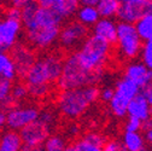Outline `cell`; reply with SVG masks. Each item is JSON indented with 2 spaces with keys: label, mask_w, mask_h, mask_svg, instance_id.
Listing matches in <instances>:
<instances>
[{
  "label": "cell",
  "mask_w": 152,
  "mask_h": 151,
  "mask_svg": "<svg viewBox=\"0 0 152 151\" xmlns=\"http://www.w3.org/2000/svg\"><path fill=\"white\" fill-rule=\"evenodd\" d=\"M63 18L48 7L37 6L29 20L22 22L28 45L39 51L50 50L58 41Z\"/></svg>",
  "instance_id": "1"
},
{
  "label": "cell",
  "mask_w": 152,
  "mask_h": 151,
  "mask_svg": "<svg viewBox=\"0 0 152 151\" xmlns=\"http://www.w3.org/2000/svg\"><path fill=\"white\" fill-rule=\"evenodd\" d=\"M99 99V88L91 85L79 88L62 89L57 96V110L66 119L74 120L82 116L88 108Z\"/></svg>",
  "instance_id": "2"
},
{
  "label": "cell",
  "mask_w": 152,
  "mask_h": 151,
  "mask_svg": "<svg viewBox=\"0 0 152 151\" xmlns=\"http://www.w3.org/2000/svg\"><path fill=\"white\" fill-rule=\"evenodd\" d=\"M63 64V56L58 52H47L36 58L24 75L27 87L47 86L52 87L59 79Z\"/></svg>",
  "instance_id": "3"
},
{
  "label": "cell",
  "mask_w": 152,
  "mask_h": 151,
  "mask_svg": "<svg viewBox=\"0 0 152 151\" xmlns=\"http://www.w3.org/2000/svg\"><path fill=\"white\" fill-rule=\"evenodd\" d=\"M112 45L97 35H87L86 39L75 51L81 65L93 73H104L109 63Z\"/></svg>",
  "instance_id": "4"
},
{
  "label": "cell",
  "mask_w": 152,
  "mask_h": 151,
  "mask_svg": "<svg viewBox=\"0 0 152 151\" xmlns=\"http://www.w3.org/2000/svg\"><path fill=\"white\" fill-rule=\"evenodd\" d=\"M104 78V73H93L85 69L76 57L75 51L63 58L62 71L57 85L61 89L79 88L91 85H98Z\"/></svg>",
  "instance_id": "5"
},
{
  "label": "cell",
  "mask_w": 152,
  "mask_h": 151,
  "mask_svg": "<svg viewBox=\"0 0 152 151\" xmlns=\"http://www.w3.org/2000/svg\"><path fill=\"white\" fill-rule=\"evenodd\" d=\"M115 44L121 58L127 61H134L138 58L142 47V40L137 33L135 26L126 22L117 23V36Z\"/></svg>",
  "instance_id": "6"
},
{
  "label": "cell",
  "mask_w": 152,
  "mask_h": 151,
  "mask_svg": "<svg viewBox=\"0 0 152 151\" xmlns=\"http://www.w3.org/2000/svg\"><path fill=\"white\" fill-rule=\"evenodd\" d=\"M40 109L33 104L15 105L6 111V126L10 129L20 132L23 127L39 117Z\"/></svg>",
  "instance_id": "7"
},
{
  "label": "cell",
  "mask_w": 152,
  "mask_h": 151,
  "mask_svg": "<svg viewBox=\"0 0 152 151\" xmlns=\"http://www.w3.org/2000/svg\"><path fill=\"white\" fill-rule=\"evenodd\" d=\"M88 35V28L79 21H70L61 27L58 41L64 50H74L81 45Z\"/></svg>",
  "instance_id": "8"
},
{
  "label": "cell",
  "mask_w": 152,
  "mask_h": 151,
  "mask_svg": "<svg viewBox=\"0 0 152 151\" xmlns=\"http://www.w3.org/2000/svg\"><path fill=\"white\" fill-rule=\"evenodd\" d=\"M152 13V0H141V1H121L116 17L120 22L137 23L145 15Z\"/></svg>",
  "instance_id": "9"
},
{
  "label": "cell",
  "mask_w": 152,
  "mask_h": 151,
  "mask_svg": "<svg viewBox=\"0 0 152 151\" xmlns=\"http://www.w3.org/2000/svg\"><path fill=\"white\" fill-rule=\"evenodd\" d=\"M23 26L22 22L12 18H0V51H11L20 40Z\"/></svg>",
  "instance_id": "10"
},
{
  "label": "cell",
  "mask_w": 152,
  "mask_h": 151,
  "mask_svg": "<svg viewBox=\"0 0 152 151\" xmlns=\"http://www.w3.org/2000/svg\"><path fill=\"white\" fill-rule=\"evenodd\" d=\"M52 128L42 122L39 117L30 122L20 130L23 144L26 145H42L46 138L51 134Z\"/></svg>",
  "instance_id": "11"
},
{
  "label": "cell",
  "mask_w": 152,
  "mask_h": 151,
  "mask_svg": "<svg viewBox=\"0 0 152 151\" xmlns=\"http://www.w3.org/2000/svg\"><path fill=\"white\" fill-rule=\"evenodd\" d=\"M11 57L15 62L16 70H17V76L24 78L27 71L30 69L33 63L36 59V54L34 52V48H31L29 45L23 44H17L11 50Z\"/></svg>",
  "instance_id": "12"
},
{
  "label": "cell",
  "mask_w": 152,
  "mask_h": 151,
  "mask_svg": "<svg viewBox=\"0 0 152 151\" xmlns=\"http://www.w3.org/2000/svg\"><path fill=\"white\" fill-rule=\"evenodd\" d=\"M36 1L40 6L48 7L58 13L63 21L71 18L80 5L79 0H36Z\"/></svg>",
  "instance_id": "13"
},
{
  "label": "cell",
  "mask_w": 152,
  "mask_h": 151,
  "mask_svg": "<svg viewBox=\"0 0 152 151\" xmlns=\"http://www.w3.org/2000/svg\"><path fill=\"white\" fill-rule=\"evenodd\" d=\"M92 33L102 39L106 40L109 44L113 45L116 43L117 36V23L113 18H103L100 17L98 22L92 27Z\"/></svg>",
  "instance_id": "14"
},
{
  "label": "cell",
  "mask_w": 152,
  "mask_h": 151,
  "mask_svg": "<svg viewBox=\"0 0 152 151\" xmlns=\"http://www.w3.org/2000/svg\"><path fill=\"white\" fill-rule=\"evenodd\" d=\"M126 79H129L134 84H137L140 88L148 84V69L141 62H130L126 65L124 70Z\"/></svg>",
  "instance_id": "15"
},
{
  "label": "cell",
  "mask_w": 152,
  "mask_h": 151,
  "mask_svg": "<svg viewBox=\"0 0 152 151\" xmlns=\"http://www.w3.org/2000/svg\"><path fill=\"white\" fill-rule=\"evenodd\" d=\"M105 137L97 132L85 134L81 139L76 140L72 146L75 151H102V146L105 143Z\"/></svg>",
  "instance_id": "16"
},
{
  "label": "cell",
  "mask_w": 152,
  "mask_h": 151,
  "mask_svg": "<svg viewBox=\"0 0 152 151\" xmlns=\"http://www.w3.org/2000/svg\"><path fill=\"white\" fill-rule=\"evenodd\" d=\"M150 109H151V106L148 105V103L145 100V98L139 92L137 96L129 102L128 108H127V115H128V117H135L142 122L144 120H146L151 116Z\"/></svg>",
  "instance_id": "17"
},
{
  "label": "cell",
  "mask_w": 152,
  "mask_h": 151,
  "mask_svg": "<svg viewBox=\"0 0 152 151\" xmlns=\"http://www.w3.org/2000/svg\"><path fill=\"white\" fill-rule=\"evenodd\" d=\"M23 141L18 130L5 129L0 132V151H21Z\"/></svg>",
  "instance_id": "18"
},
{
  "label": "cell",
  "mask_w": 152,
  "mask_h": 151,
  "mask_svg": "<svg viewBox=\"0 0 152 151\" xmlns=\"http://www.w3.org/2000/svg\"><path fill=\"white\" fill-rule=\"evenodd\" d=\"M76 15V21L82 23L85 27H93L98 22L100 18L99 12L96 6H87V5H81L77 7L75 12Z\"/></svg>",
  "instance_id": "19"
},
{
  "label": "cell",
  "mask_w": 152,
  "mask_h": 151,
  "mask_svg": "<svg viewBox=\"0 0 152 151\" xmlns=\"http://www.w3.org/2000/svg\"><path fill=\"white\" fill-rule=\"evenodd\" d=\"M121 141L123 143L127 151H144L146 147V141L140 132L124 130Z\"/></svg>",
  "instance_id": "20"
},
{
  "label": "cell",
  "mask_w": 152,
  "mask_h": 151,
  "mask_svg": "<svg viewBox=\"0 0 152 151\" xmlns=\"http://www.w3.org/2000/svg\"><path fill=\"white\" fill-rule=\"evenodd\" d=\"M0 78L10 81H13L17 78L15 62L7 51H0Z\"/></svg>",
  "instance_id": "21"
},
{
  "label": "cell",
  "mask_w": 152,
  "mask_h": 151,
  "mask_svg": "<svg viewBox=\"0 0 152 151\" xmlns=\"http://www.w3.org/2000/svg\"><path fill=\"white\" fill-rule=\"evenodd\" d=\"M113 89H115V93L120 94L121 97L126 98L129 102L140 92V87L137 84H134L133 81H130L129 79H126V78L117 80Z\"/></svg>",
  "instance_id": "22"
},
{
  "label": "cell",
  "mask_w": 152,
  "mask_h": 151,
  "mask_svg": "<svg viewBox=\"0 0 152 151\" xmlns=\"http://www.w3.org/2000/svg\"><path fill=\"white\" fill-rule=\"evenodd\" d=\"M137 33L139 34L140 39L145 41H152V13L145 15L140 20L134 23Z\"/></svg>",
  "instance_id": "23"
},
{
  "label": "cell",
  "mask_w": 152,
  "mask_h": 151,
  "mask_svg": "<svg viewBox=\"0 0 152 151\" xmlns=\"http://www.w3.org/2000/svg\"><path fill=\"white\" fill-rule=\"evenodd\" d=\"M128 104H129V100H127L126 98L121 97L120 94L113 92V96L109 102V108H110V111L112 112V115H115L118 119H123L124 116H127Z\"/></svg>",
  "instance_id": "24"
},
{
  "label": "cell",
  "mask_w": 152,
  "mask_h": 151,
  "mask_svg": "<svg viewBox=\"0 0 152 151\" xmlns=\"http://www.w3.org/2000/svg\"><path fill=\"white\" fill-rule=\"evenodd\" d=\"M120 5H121V0H100L96 7H97L100 17L113 18L117 15Z\"/></svg>",
  "instance_id": "25"
},
{
  "label": "cell",
  "mask_w": 152,
  "mask_h": 151,
  "mask_svg": "<svg viewBox=\"0 0 152 151\" xmlns=\"http://www.w3.org/2000/svg\"><path fill=\"white\" fill-rule=\"evenodd\" d=\"M68 146L66 137L59 133L50 134L42 144L44 151H63Z\"/></svg>",
  "instance_id": "26"
},
{
  "label": "cell",
  "mask_w": 152,
  "mask_h": 151,
  "mask_svg": "<svg viewBox=\"0 0 152 151\" xmlns=\"http://www.w3.org/2000/svg\"><path fill=\"white\" fill-rule=\"evenodd\" d=\"M139 56L141 58V63L147 69H152V41H145L142 44Z\"/></svg>",
  "instance_id": "27"
},
{
  "label": "cell",
  "mask_w": 152,
  "mask_h": 151,
  "mask_svg": "<svg viewBox=\"0 0 152 151\" xmlns=\"http://www.w3.org/2000/svg\"><path fill=\"white\" fill-rule=\"evenodd\" d=\"M28 96H29V93H28V88H27V85L26 84L18 82L16 85H12L11 97L16 100V103H20V102L24 100Z\"/></svg>",
  "instance_id": "28"
},
{
  "label": "cell",
  "mask_w": 152,
  "mask_h": 151,
  "mask_svg": "<svg viewBox=\"0 0 152 151\" xmlns=\"http://www.w3.org/2000/svg\"><path fill=\"white\" fill-rule=\"evenodd\" d=\"M39 119L45 122L48 127H51L53 129V127L57 123V112L53 109H45L42 111H40L39 114Z\"/></svg>",
  "instance_id": "29"
},
{
  "label": "cell",
  "mask_w": 152,
  "mask_h": 151,
  "mask_svg": "<svg viewBox=\"0 0 152 151\" xmlns=\"http://www.w3.org/2000/svg\"><path fill=\"white\" fill-rule=\"evenodd\" d=\"M102 151H127L123 143L120 139H109L105 140V143L102 146Z\"/></svg>",
  "instance_id": "30"
},
{
  "label": "cell",
  "mask_w": 152,
  "mask_h": 151,
  "mask_svg": "<svg viewBox=\"0 0 152 151\" xmlns=\"http://www.w3.org/2000/svg\"><path fill=\"white\" fill-rule=\"evenodd\" d=\"M12 85H13L12 81L0 78V104H1L7 97H10Z\"/></svg>",
  "instance_id": "31"
},
{
  "label": "cell",
  "mask_w": 152,
  "mask_h": 151,
  "mask_svg": "<svg viewBox=\"0 0 152 151\" xmlns=\"http://www.w3.org/2000/svg\"><path fill=\"white\" fill-rule=\"evenodd\" d=\"M141 129V121L135 119V117H128L126 125H124V130L127 132H139Z\"/></svg>",
  "instance_id": "32"
},
{
  "label": "cell",
  "mask_w": 152,
  "mask_h": 151,
  "mask_svg": "<svg viewBox=\"0 0 152 151\" xmlns=\"http://www.w3.org/2000/svg\"><path fill=\"white\" fill-rule=\"evenodd\" d=\"M140 94L145 98L148 105L152 106V82H148L145 86H142L140 88Z\"/></svg>",
  "instance_id": "33"
},
{
  "label": "cell",
  "mask_w": 152,
  "mask_h": 151,
  "mask_svg": "<svg viewBox=\"0 0 152 151\" xmlns=\"http://www.w3.org/2000/svg\"><path fill=\"white\" fill-rule=\"evenodd\" d=\"M113 92H115V89H113V87H110V86H106L102 89H99V98L105 102V103H109L113 96Z\"/></svg>",
  "instance_id": "34"
},
{
  "label": "cell",
  "mask_w": 152,
  "mask_h": 151,
  "mask_svg": "<svg viewBox=\"0 0 152 151\" xmlns=\"http://www.w3.org/2000/svg\"><path fill=\"white\" fill-rule=\"evenodd\" d=\"M5 17H7V18H12V20H18V21H21L22 11H21V9H18V7L10 6V7L6 10V12H5Z\"/></svg>",
  "instance_id": "35"
},
{
  "label": "cell",
  "mask_w": 152,
  "mask_h": 151,
  "mask_svg": "<svg viewBox=\"0 0 152 151\" xmlns=\"http://www.w3.org/2000/svg\"><path fill=\"white\" fill-rule=\"evenodd\" d=\"M21 151H44L42 145H26L23 144Z\"/></svg>",
  "instance_id": "36"
},
{
  "label": "cell",
  "mask_w": 152,
  "mask_h": 151,
  "mask_svg": "<svg viewBox=\"0 0 152 151\" xmlns=\"http://www.w3.org/2000/svg\"><path fill=\"white\" fill-rule=\"evenodd\" d=\"M30 0H10L11 6L13 7H18V9H22L23 6H26Z\"/></svg>",
  "instance_id": "37"
},
{
  "label": "cell",
  "mask_w": 152,
  "mask_h": 151,
  "mask_svg": "<svg viewBox=\"0 0 152 151\" xmlns=\"http://www.w3.org/2000/svg\"><path fill=\"white\" fill-rule=\"evenodd\" d=\"M6 126V112L0 109V130Z\"/></svg>",
  "instance_id": "38"
},
{
  "label": "cell",
  "mask_w": 152,
  "mask_h": 151,
  "mask_svg": "<svg viewBox=\"0 0 152 151\" xmlns=\"http://www.w3.org/2000/svg\"><path fill=\"white\" fill-rule=\"evenodd\" d=\"M141 128H142L144 130L152 128V116H150L148 119H146V120H144V121L141 122Z\"/></svg>",
  "instance_id": "39"
},
{
  "label": "cell",
  "mask_w": 152,
  "mask_h": 151,
  "mask_svg": "<svg viewBox=\"0 0 152 151\" xmlns=\"http://www.w3.org/2000/svg\"><path fill=\"white\" fill-rule=\"evenodd\" d=\"M81 5H87V6H97V4L100 0H79Z\"/></svg>",
  "instance_id": "40"
},
{
  "label": "cell",
  "mask_w": 152,
  "mask_h": 151,
  "mask_svg": "<svg viewBox=\"0 0 152 151\" xmlns=\"http://www.w3.org/2000/svg\"><path fill=\"white\" fill-rule=\"evenodd\" d=\"M144 139H145V141H146V143H148V144H151V145H152V128H150V129H146V130H145Z\"/></svg>",
  "instance_id": "41"
},
{
  "label": "cell",
  "mask_w": 152,
  "mask_h": 151,
  "mask_svg": "<svg viewBox=\"0 0 152 151\" xmlns=\"http://www.w3.org/2000/svg\"><path fill=\"white\" fill-rule=\"evenodd\" d=\"M79 133V127L76 126V125H71L70 127H69V130H68V134L70 136V137H75L76 134Z\"/></svg>",
  "instance_id": "42"
},
{
  "label": "cell",
  "mask_w": 152,
  "mask_h": 151,
  "mask_svg": "<svg viewBox=\"0 0 152 151\" xmlns=\"http://www.w3.org/2000/svg\"><path fill=\"white\" fill-rule=\"evenodd\" d=\"M63 151H75V149H74V146H72V145H68Z\"/></svg>",
  "instance_id": "43"
},
{
  "label": "cell",
  "mask_w": 152,
  "mask_h": 151,
  "mask_svg": "<svg viewBox=\"0 0 152 151\" xmlns=\"http://www.w3.org/2000/svg\"><path fill=\"white\" fill-rule=\"evenodd\" d=\"M148 82H152V69H148Z\"/></svg>",
  "instance_id": "44"
},
{
  "label": "cell",
  "mask_w": 152,
  "mask_h": 151,
  "mask_svg": "<svg viewBox=\"0 0 152 151\" xmlns=\"http://www.w3.org/2000/svg\"><path fill=\"white\" fill-rule=\"evenodd\" d=\"M122 1H141V0H122Z\"/></svg>",
  "instance_id": "45"
},
{
  "label": "cell",
  "mask_w": 152,
  "mask_h": 151,
  "mask_svg": "<svg viewBox=\"0 0 152 151\" xmlns=\"http://www.w3.org/2000/svg\"><path fill=\"white\" fill-rule=\"evenodd\" d=\"M144 151H146V150H144Z\"/></svg>",
  "instance_id": "46"
},
{
  "label": "cell",
  "mask_w": 152,
  "mask_h": 151,
  "mask_svg": "<svg viewBox=\"0 0 152 151\" xmlns=\"http://www.w3.org/2000/svg\"><path fill=\"white\" fill-rule=\"evenodd\" d=\"M0 1H1V0H0Z\"/></svg>",
  "instance_id": "47"
},
{
  "label": "cell",
  "mask_w": 152,
  "mask_h": 151,
  "mask_svg": "<svg viewBox=\"0 0 152 151\" xmlns=\"http://www.w3.org/2000/svg\"><path fill=\"white\" fill-rule=\"evenodd\" d=\"M35 1H36V0H35Z\"/></svg>",
  "instance_id": "48"
}]
</instances>
